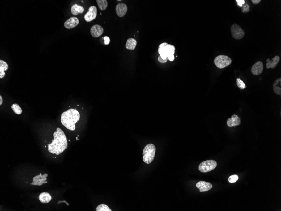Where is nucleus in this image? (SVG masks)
Returning <instances> with one entry per match:
<instances>
[{"instance_id": "1", "label": "nucleus", "mask_w": 281, "mask_h": 211, "mask_svg": "<svg viewBox=\"0 0 281 211\" xmlns=\"http://www.w3.org/2000/svg\"><path fill=\"white\" fill-rule=\"evenodd\" d=\"M54 139L52 143L48 144L49 152L57 155H60L67 149V138L63 131L60 128H57V131L53 133Z\"/></svg>"}, {"instance_id": "2", "label": "nucleus", "mask_w": 281, "mask_h": 211, "mask_svg": "<svg viewBox=\"0 0 281 211\" xmlns=\"http://www.w3.org/2000/svg\"><path fill=\"white\" fill-rule=\"evenodd\" d=\"M80 119V114L76 109H68L64 112L61 116V122L65 127L71 131L75 129V124Z\"/></svg>"}, {"instance_id": "3", "label": "nucleus", "mask_w": 281, "mask_h": 211, "mask_svg": "<svg viewBox=\"0 0 281 211\" xmlns=\"http://www.w3.org/2000/svg\"><path fill=\"white\" fill-rule=\"evenodd\" d=\"M175 47L167 43H163L160 44L158 48V53L163 59H168L170 61L174 60Z\"/></svg>"}, {"instance_id": "4", "label": "nucleus", "mask_w": 281, "mask_h": 211, "mask_svg": "<svg viewBox=\"0 0 281 211\" xmlns=\"http://www.w3.org/2000/svg\"><path fill=\"white\" fill-rule=\"evenodd\" d=\"M156 152V147L154 144L150 143L147 144L143 151V160L147 164H150L154 159Z\"/></svg>"}, {"instance_id": "5", "label": "nucleus", "mask_w": 281, "mask_h": 211, "mask_svg": "<svg viewBox=\"0 0 281 211\" xmlns=\"http://www.w3.org/2000/svg\"><path fill=\"white\" fill-rule=\"evenodd\" d=\"M232 59L228 56L221 55L215 58L214 63L216 67L223 69L227 67L232 63Z\"/></svg>"}, {"instance_id": "6", "label": "nucleus", "mask_w": 281, "mask_h": 211, "mask_svg": "<svg viewBox=\"0 0 281 211\" xmlns=\"http://www.w3.org/2000/svg\"><path fill=\"white\" fill-rule=\"evenodd\" d=\"M217 163L213 160L206 161L200 163L199 166V170L202 173L211 172L216 167Z\"/></svg>"}, {"instance_id": "7", "label": "nucleus", "mask_w": 281, "mask_h": 211, "mask_svg": "<svg viewBox=\"0 0 281 211\" xmlns=\"http://www.w3.org/2000/svg\"><path fill=\"white\" fill-rule=\"evenodd\" d=\"M232 36L235 39H242L244 37L245 32L243 29L237 24H234L231 28Z\"/></svg>"}, {"instance_id": "8", "label": "nucleus", "mask_w": 281, "mask_h": 211, "mask_svg": "<svg viewBox=\"0 0 281 211\" xmlns=\"http://www.w3.org/2000/svg\"><path fill=\"white\" fill-rule=\"evenodd\" d=\"M97 9L96 7L92 6L89 8L88 12L85 14L84 19L87 22H90L95 19L97 17Z\"/></svg>"}, {"instance_id": "9", "label": "nucleus", "mask_w": 281, "mask_h": 211, "mask_svg": "<svg viewBox=\"0 0 281 211\" xmlns=\"http://www.w3.org/2000/svg\"><path fill=\"white\" fill-rule=\"evenodd\" d=\"M48 174L45 173L42 175L41 173L33 178V182L30 183V185L41 186L43 184L47 183V177Z\"/></svg>"}, {"instance_id": "10", "label": "nucleus", "mask_w": 281, "mask_h": 211, "mask_svg": "<svg viewBox=\"0 0 281 211\" xmlns=\"http://www.w3.org/2000/svg\"><path fill=\"white\" fill-rule=\"evenodd\" d=\"M91 35L94 38H97L100 37L104 32L103 28L99 24H95L91 28L90 30Z\"/></svg>"}, {"instance_id": "11", "label": "nucleus", "mask_w": 281, "mask_h": 211, "mask_svg": "<svg viewBox=\"0 0 281 211\" xmlns=\"http://www.w3.org/2000/svg\"><path fill=\"white\" fill-rule=\"evenodd\" d=\"M263 65L261 61H258L252 67L251 72L254 75H258L263 71Z\"/></svg>"}, {"instance_id": "12", "label": "nucleus", "mask_w": 281, "mask_h": 211, "mask_svg": "<svg viewBox=\"0 0 281 211\" xmlns=\"http://www.w3.org/2000/svg\"><path fill=\"white\" fill-rule=\"evenodd\" d=\"M128 11V7L126 5L123 3H120L117 5L116 12L118 17H124Z\"/></svg>"}, {"instance_id": "13", "label": "nucleus", "mask_w": 281, "mask_h": 211, "mask_svg": "<svg viewBox=\"0 0 281 211\" xmlns=\"http://www.w3.org/2000/svg\"><path fill=\"white\" fill-rule=\"evenodd\" d=\"M79 20L76 17H71L64 23V26L66 28L71 29L75 28L79 24Z\"/></svg>"}, {"instance_id": "14", "label": "nucleus", "mask_w": 281, "mask_h": 211, "mask_svg": "<svg viewBox=\"0 0 281 211\" xmlns=\"http://www.w3.org/2000/svg\"><path fill=\"white\" fill-rule=\"evenodd\" d=\"M196 187L199 189L200 192H205L211 189L213 185L210 183L201 181L197 183Z\"/></svg>"}, {"instance_id": "15", "label": "nucleus", "mask_w": 281, "mask_h": 211, "mask_svg": "<svg viewBox=\"0 0 281 211\" xmlns=\"http://www.w3.org/2000/svg\"><path fill=\"white\" fill-rule=\"evenodd\" d=\"M241 123V118L238 117L237 115H235V114L232 115L231 118H229L227 119V126L230 127L237 126L240 125Z\"/></svg>"}, {"instance_id": "16", "label": "nucleus", "mask_w": 281, "mask_h": 211, "mask_svg": "<svg viewBox=\"0 0 281 211\" xmlns=\"http://www.w3.org/2000/svg\"><path fill=\"white\" fill-rule=\"evenodd\" d=\"M280 59V57L279 56H275L273 58L272 60H270L269 58L267 59L266 68L267 69L270 68L272 69L275 68V67H277V64L279 62Z\"/></svg>"}, {"instance_id": "17", "label": "nucleus", "mask_w": 281, "mask_h": 211, "mask_svg": "<svg viewBox=\"0 0 281 211\" xmlns=\"http://www.w3.org/2000/svg\"><path fill=\"white\" fill-rule=\"evenodd\" d=\"M39 199L42 203H48L52 200V196L49 193L46 192H43L40 194Z\"/></svg>"}, {"instance_id": "18", "label": "nucleus", "mask_w": 281, "mask_h": 211, "mask_svg": "<svg viewBox=\"0 0 281 211\" xmlns=\"http://www.w3.org/2000/svg\"><path fill=\"white\" fill-rule=\"evenodd\" d=\"M71 12L74 15H77L78 14H81L84 11V8L83 6L79 4H75L72 6L71 7Z\"/></svg>"}, {"instance_id": "19", "label": "nucleus", "mask_w": 281, "mask_h": 211, "mask_svg": "<svg viewBox=\"0 0 281 211\" xmlns=\"http://www.w3.org/2000/svg\"><path fill=\"white\" fill-rule=\"evenodd\" d=\"M137 45V41L133 38H129L127 40L126 44V48L129 50H134Z\"/></svg>"}, {"instance_id": "20", "label": "nucleus", "mask_w": 281, "mask_h": 211, "mask_svg": "<svg viewBox=\"0 0 281 211\" xmlns=\"http://www.w3.org/2000/svg\"><path fill=\"white\" fill-rule=\"evenodd\" d=\"M281 78L275 80L273 84L274 91L277 95L281 94Z\"/></svg>"}, {"instance_id": "21", "label": "nucleus", "mask_w": 281, "mask_h": 211, "mask_svg": "<svg viewBox=\"0 0 281 211\" xmlns=\"http://www.w3.org/2000/svg\"><path fill=\"white\" fill-rule=\"evenodd\" d=\"M8 69L7 63L3 60H0V78L2 79L5 75V71H6Z\"/></svg>"}, {"instance_id": "22", "label": "nucleus", "mask_w": 281, "mask_h": 211, "mask_svg": "<svg viewBox=\"0 0 281 211\" xmlns=\"http://www.w3.org/2000/svg\"><path fill=\"white\" fill-rule=\"evenodd\" d=\"M99 9L101 10H104L108 6V3L106 0H96Z\"/></svg>"}, {"instance_id": "23", "label": "nucleus", "mask_w": 281, "mask_h": 211, "mask_svg": "<svg viewBox=\"0 0 281 211\" xmlns=\"http://www.w3.org/2000/svg\"><path fill=\"white\" fill-rule=\"evenodd\" d=\"M11 109L13 110L14 112L16 114H17V115H20V114H22V112H23V110H22L21 108L19 105L17 104H13L11 106Z\"/></svg>"}, {"instance_id": "24", "label": "nucleus", "mask_w": 281, "mask_h": 211, "mask_svg": "<svg viewBox=\"0 0 281 211\" xmlns=\"http://www.w3.org/2000/svg\"><path fill=\"white\" fill-rule=\"evenodd\" d=\"M96 211H112L107 205L102 204L99 205L96 209Z\"/></svg>"}, {"instance_id": "25", "label": "nucleus", "mask_w": 281, "mask_h": 211, "mask_svg": "<svg viewBox=\"0 0 281 211\" xmlns=\"http://www.w3.org/2000/svg\"><path fill=\"white\" fill-rule=\"evenodd\" d=\"M236 84L237 87L241 90L245 89L246 87L245 84L240 78H237L236 79Z\"/></svg>"}, {"instance_id": "26", "label": "nucleus", "mask_w": 281, "mask_h": 211, "mask_svg": "<svg viewBox=\"0 0 281 211\" xmlns=\"http://www.w3.org/2000/svg\"><path fill=\"white\" fill-rule=\"evenodd\" d=\"M239 179V177L237 175L235 174L231 176L228 179V182L231 183H233L236 182Z\"/></svg>"}, {"instance_id": "27", "label": "nucleus", "mask_w": 281, "mask_h": 211, "mask_svg": "<svg viewBox=\"0 0 281 211\" xmlns=\"http://www.w3.org/2000/svg\"><path fill=\"white\" fill-rule=\"evenodd\" d=\"M242 13H247L249 11V5L247 4L242 6Z\"/></svg>"}, {"instance_id": "28", "label": "nucleus", "mask_w": 281, "mask_h": 211, "mask_svg": "<svg viewBox=\"0 0 281 211\" xmlns=\"http://www.w3.org/2000/svg\"><path fill=\"white\" fill-rule=\"evenodd\" d=\"M236 2L238 3V5L241 7L243 6V5L245 3L244 0H236Z\"/></svg>"}, {"instance_id": "29", "label": "nucleus", "mask_w": 281, "mask_h": 211, "mask_svg": "<svg viewBox=\"0 0 281 211\" xmlns=\"http://www.w3.org/2000/svg\"><path fill=\"white\" fill-rule=\"evenodd\" d=\"M168 59L167 58V59H163L161 58L160 56H159L158 58V61H159L161 63H166L168 61Z\"/></svg>"}, {"instance_id": "30", "label": "nucleus", "mask_w": 281, "mask_h": 211, "mask_svg": "<svg viewBox=\"0 0 281 211\" xmlns=\"http://www.w3.org/2000/svg\"><path fill=\"white\" fill-rule=\"evenodd\" d=\"M104 44L105 45H108L110 42V39L108 37H105L104 38Z\"/></svg>"}, {"instance_id": "31", "label": "nucleus", "mask_w": 281, "mask_h": 211, "mask_svg": "<svg viewBox=\"0 0 281 211\" xmlns=\"http://www.w3.org/2000/svg\"><path fill=\"white\" fill-rule=\"evenodd\" d=\"M261 2V0H252V2L254 4H258Z\"/></svg>"}, {"instance_id": "32", "label": "nucleus", "mask_w": 281, "mask_h": 211, "mask_svg": "<svg viewBox=\"0 0 281 211\" xmlns=\"http://www.w3.org/2000/svg\"><path fill=\"white\" fill-rule=\"evenodd\" d=\"M3 102V100L2 98V96L0 95V105H2Z\"/></svg>"}]
</instances>
